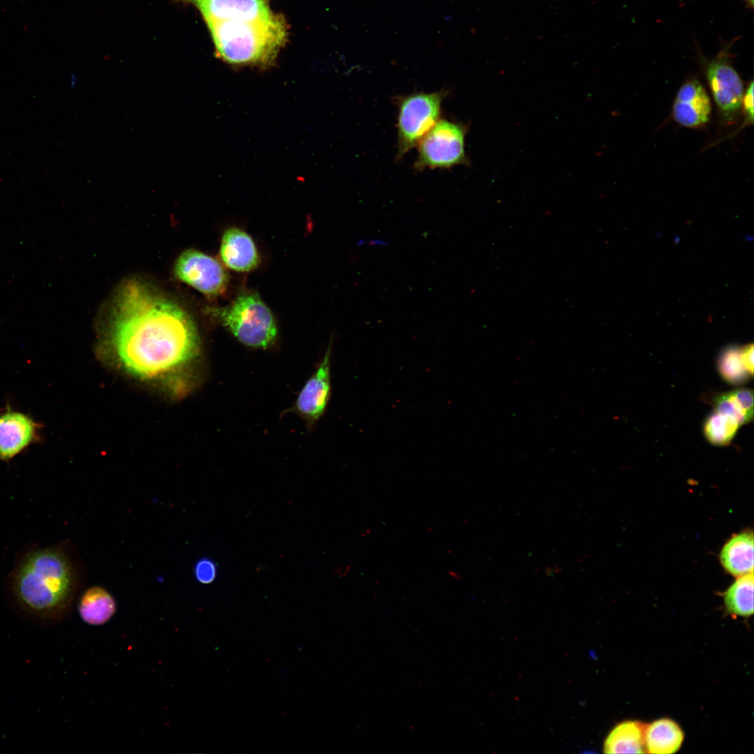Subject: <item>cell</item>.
<instances>
[{
  "mask_svg": "<svg viewBox=\"0 0 754 754\" xmlns=\"http://www.w3.org/2000/svg\"><path fill=\"white\" fill-rule=\"evenodd\" d=\"M111 313L110 341L131 374L163 376L188 363L198 352V335L190 316L138 281L121 288Z\"/></svg>",
  "mask_w": 754,
  "mask_h": 754,
  "instance_id": "1",
  "label": "cell"
},
{
  "mask_svg": "<svg viewBox=\"0 0 754 754\" xmlns=\"http://www.w3.org/2000/svg\"><path fill=\"white\" fill-rule=\"evenodd\" d=\"M77 587L75 566L60 546L27 552L13 569L10 596L24 618L48 626L68 612Z\"/></svg>",
  "mask_w": 754,
  "mask_h": 754,
  "instance_id": "2",
  "label": "cell"
},
{
  "mask_svg": "<svg viewBox=\"0 0 754 754\" xmlns=\"http://www.w3.org/2000/svg\"><path fill=\"white\" fill-rule=\"evenodd\" d=\"M205 23L218 57L235 66H272L288 36L284 19L275 13L264 19Z\"/></svg>",
  "mask_w": 754,
  "mask_h": 754,
  "instance_id": "3",
  "label": "cell"
},
{
  "mask_svg": "<svg viewBox=\"0 0 754 754\" xmlns=\"http://www.w3.org/2000/svg\"><path fill=\"white\" fill-rule=\"evenodd\" d=\"M209 313L246 346L265 348L276 338L274 316L256 294L242 295L229 306L212 308Z\"/></svg>",
  "mask_w": 754,
  "mask_h": 754,
  "instance_id": "4",
  "label": "cell"
},
{
  "mask_svg": "<svg viewBox=\"0 0 754 754\" xmlns=\"http://www.w3.org/2000/svg\"><path fill=\"white\" fill-rule=\"evenodd\" d=\"M446 90L415 92L396 98L397 105V161L404 156L441 119Z\"/></svg>",
  "mask_w": 754,
  "mask_h": 754,
  "instance_id": "5",
  "label": "cell"
},
{
  "mask_svg": "<svg viewBox=\"0 0 754 754\" xmlns=\"http://www.w3.org/2000/svg\"><path fill=\"white\" fill-rule=\"evenodd\" d=\"M466 132L467 127L464 124L440 119L417 145V156L413 168L423 171L467 164Z\"/></svg>",
  "mask_w": 754,
  "mask_h": 754,
  "instance_id": "6",
  "label": "cell"
},
{
  "mask_svg": "<svg viewBox=\"0 0 754 754\" xmlns=\"http://www.w3.org/2000/svg\"><path fill=\"white\" fill-rule=\"evenodd\" d=\"M735 40L724 44L713 58L707 59L701 52L699 54L712 98L726 122L733 121L739 114L744 92L743 81L730 60V50Z\"/></svg>",
  "mask_w": 754,
  "mask_h": 754,
  "instance_id": "7",
  "label": "cell"
},
{
  "mask_svg": "<svg viewBox=\"0 0 754 754\" xmlns=\"http://www.w3.org/2000/svg\"><path fill=\"white\" fill-rule=\"evenodd\" d=\"M174 272L178 279L208 296L221 294L228 283L226 271L216 259L194 249L179 256Z\"/></svg>",
  "mask_w": 754,
  "mask_h": 754,
  "instance_id": "8",
  "label": "cell"
},
{
  "mask_svg": "<svg viewBox=\"0 0 754 754\" xmlns=\"http://www.w3.org/2000/svg\"><path fill=\"white\" fill-rule=\"evenodd\" d=\"M712 111L711 98L702 84L695 78L679 88L672 108L673 119L680 126L697 128L707 124Z\"/></svg>",
  "mask_w": 754,
  "mask_h": 754,
  "instance_id": "9",
  "label": "cell"
},
{
  "mask_svg": "<svg viewBox=\"0 0 754 754\" xmlns=\"http://www.w3.org/2000/svg\"><path fill=\"white\" fill-rule=\"evenodd\" d=\"M194 6L205 22L253 20L267 18L274 13L269 0H177Z\"/></svg>",
  "mask_w": 754,
  "mask_h": 754,
  "instance_id": "10",
  "label": "cell"
},
{
  "mask_svg": "<svg viewBox=\"0 0 754 754\" xmlns=\"http://www.w3.org/2000/svg\"><path fill=\"white\" fill-rule=\"evenodd\" d=\"M330 347L320 364L299 393L295 409L309 422L324 413L330 397Z\"/></svg>",
  "mask_w": 754,
  "mask_h": 754,
  "instance_id": "11",
  "label": "cell"
},
{
  "mask_svg": "<svg viewBox=\"0 0 754 754\" xmlns=\"http://www.w3.org/2000/svg\"><path fill=\"white\" fill-rule=\"evenodd\" d=\"M40 425L28 415L8 411L0 415V460L21 452L38 436Z\"/></svg>",
  "mask_w": 754,
  "mask_h": 754,
  "instance_id": "12",
  "label": "cell"
},
{
  "mask_svg": "<svg viewBox=\"0 0 754 754\" xmlns=\"http://www.w3.org/2000/svg\"><path fill=\"white\" fill-rule=\"evenodd\" d=\"M221 258L229 268L237 272H248L258 264V255L251 237L237 228L227 230L222 238Z\"/></svg>",
  "mask_w": 754,
  "mask_h": 754,
  "instance_id": "13",
  "label": "cell"
},
{
  "mask_svg": "<svg viewBox=\"0 0 754 754\" xmlns=\"http://www.w3.org/2000/svg\"><path fill=\"white\" fill-rule=\"evenodd\" d=\"M720 561L732 575L740 577L753 572V534L745 531L735 534L722 547Z\"/></svg>",
  "mask_w": 754,
  "mask_h": 754,
  "instance_id": "14",
  "label": "cell"
},
{
  "mask_svg": "<svg viewBox=\"0 0 754 754\" xmlns=\"http://www.w3.org/2000/svg\"><path fill=\"white\" fill-rule=\"evenodd\" d=\"M684 734L677 723L667 718L646 725L644 745L651 754L674 753L681 748Z\"/></svg>",
  "mask_w": 754,
  "mask_h": 754,
  "instance_id": "15",
  "label": "cell"
},
{
  "mask_svg": "<svg viewBox=\"0 0 754 754\" xmlns=\"http://www.w3.org/2000/svg\"><path fill=\"white\" fill-rule=\"evenodd\" d=\"M646 724L639 720L619 723L607 736L605 753H645L644 731Z\"/></svg>",
  "mask_w": 754,
  "mask_h": 754,
  "instance_id": "16",
  "label": "cell"
},
{
  "mask_svg": "<svg viewBox=\"0 0 754 754\" xmlns=\"http://www.w3.org/2000/svg\"><path fill=\"white\" fill-rule=\"evenodd\" d=\"M116 603L111 593L103 587L89 588L81 596L78 612L82 619L92 626L107 623L115 614Z\"/></svg>",
  "mask_w": 754,
  "mask_h": 754,
  "instance_id": "17",
  "label": "cell"
},
{
  "mask_svg": "<svg viewBox=\"0 0 754 754\" xmlns=\"http://www.w3.org/2000/svg\"><path fill=\"white\" fill-rule=\"evenodd\" d=\"M753 572L737 577L723 593L727 614L734 617L748 618L753 614Z\"/></svg>",
  "mask_w": 754,
  "mask_h": 754,
  "instance_id": "18",
  "label": "cell"
},
{
  "mask_svg": "<svg viewBox=\"0 0 754 754\" xmlns=\"http://www.w3.org/2000/svg\"><path fill=\"white\" fill-rule=\"evenodd\" d=\"M714 411L735 418L739 424H747L753 418V392L748 388H740L716 396L713 401Z\"/></svg>",
  "mask_w": 754,
  "mask_h": 754,
  "instance_id": "19",
  "label": "cell"
},
{
  "mask_svg": "<svg viewBox=\"0 0 754 754\" xmlns=\"http://www.w3.org/2000/svg\"><path fill=\"white\" fill-rule=\"evenodd\" d=\"M741 425L733 417L714 412L705 420L703 432L707 441L713 445H728Z\"/></svg>",
  "mask_w": 754,
  "mask_h": 754,
  "instance_id": "20",
  "label": "cell"
},
{
  "mask_svg": "<svg viewBox=\"0 0 754 754\" xmlns=\"http://www.w3.org/2000/svg\"><path fill=\"white\" fill-rule=\"evenodd\" d=\"M717 366L720 376L731 385L744 384L751 376L742 363L741 347H726L718 358Z\"/></svg>",
  "mask_w": 754,
  "mask_h": 754,
  "instance_id": "21",
  "label": "cell"
},
{
  "mask_svg": "<svg viewBox=\"0 0 754 754\" xmlns=\"http://www.w3.org/2000/svg\"><path fill=\"white\" fill-rule=\"evenodd\" d=\"M194 575L198 582L202 584L212 583L217 575V568L214 562L208 558L198 561L194 567Z\"/></svg>",
  "mask_w": 754,
  "mask_h": 754,
  "instance_id": "22",
  "label": "cell"
},
{
  "mask_svg": "<svg viewBox=\"0 0 754 754\" xmlns=\"http://www.w3.org/2000/svg\"><path fill=\"white\" fill-rule=\"evenodd\" d=\"M753 81L751 80L744 92L741 108L745 115V123L748 125L753 122Z\"/></svg>",
  "mask_w": 754,
  "mask_h": 754,
  "instance_id": "23",
  "label": "cell"
},
{
  "mask_svg": "<svg viewBox=\"0 0 754 754\" xmlns=\"http://www.w3.org/2000/svg\"><path fill=\"white\" fill-rule=\"evenodd\" d=\"M741 357L744 368L752 376L753 374V346L749 343L741 347Z\"/></svg>",
  "mask_w": 754,
  "mask_h": 754,
  "instance_id": "24",
  "label": "cell"
},
{
  "mask_svg": "<svg viewBox=\"0 0 754 754\" xmlns=\"http://www.w3.org/2000/svg\"><path fill=\"white\" fill-rule=\"evenodd\" d=\"M748 7L752 8L753 6V0H745Z\"/></svg>",
  "mask_w": 754,
  "mask_h": 754,
  "instance_id": "25",
  "label": "cell"
}]
</instances>
